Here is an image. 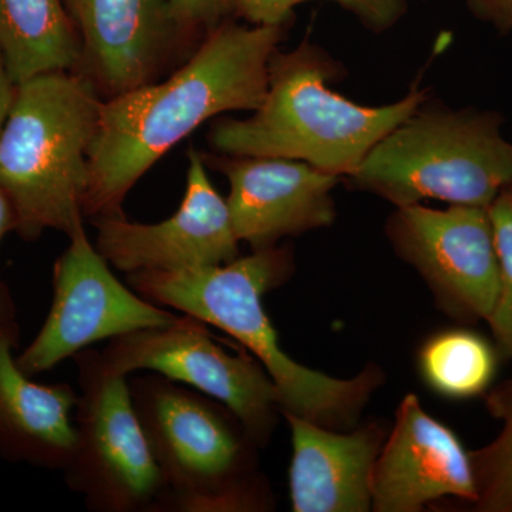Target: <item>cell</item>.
<instances>
[{
    "mask_svg": "<svg viewBox=\"0 0 512 512\" xmlns=\"http://www.w3.org/2000/svg\"><path fill=\"white\" fill-rule=\"evenodd\" d=\"M284 37L285 26L224 22L170 79L104 100L89 151L84 217H124L128 191L175 144L225 111L258 109Z\"/></svg>",
    "mask_w": 512,
    "mask_h": 512,
    "instance_id": "obj_1",
    "label": "cell"
},
{
    "mask_svg": "<svg viewBox=\"0 0 512 512\" xmlns=\"http://www.w3.org/2000/svg\"><path fill=\"white\" fill-rule=\"evenodd\" d=\"M336 73L332 60L309 42L288 53L276 50L261 106L251 119L215 123L211 147L224 156L305 161L350 177L384 136L420 109L426 92L414 84L397 103L362 106L326 86Z\"/></svg>",
    "mask_w": 512,
    "mask_h": 512,
    "instance_id": "obj_2",
    "label": "cell"
},
{
    "mask_svg": "<svg viewBox=\"0 0 512 512\" xmlns=\"http://www.w3.org/2000/svg\"><path fill=\"white\" fill-rule=\"evenodd\" d=\"M103 101L76 70L40 74L16 87L0 131V190L26 241L46 229L70 237L82 227L89 151Z\"/></svg>",
    "mask_w": 512,
    "mask_h": 512,
    "instance_id": "obj_3",
    "label": "cell"
},
{
    "mask_svg": "<svg viewBox=\"0 0 512 512\" xmlns=\"http://www.w3.org/2000/svg\"><path fill=\"white\" fill-rule=\"evenodd\" d=\"M286 255L268 248L229 264L181 271L127 274V284L158 306H170L217 326L254 353L274 380L281 410L325 426L352 419L365 403L373 380L363 373L340 380L299 365L286 355L262 305V296L281 281Z\"/></svg>",
    "mask_w": 512,
    "mask_h": 512,
    "instance_id": "obj_4",
    "label": "cell"
},
{
    "mask_svg": "<svg viewBox=\"0 0 512 512\" xmlns=\"http://www.w3.org/2000/svg\"><path fill=\"white\" fill-rule=\"evenodd\" d=\"M503 123L495 111L417 110L350 178L399 208L427 198L488 208L512 185V143Z\"/></svg>",
    "mask_w": 512,
    "mask_h": 512,
    "instance_id": "obj_5",
    "label": "cell"
},
{
    "mask_svg": "<svg viewBox=\"0 0 512 512\" xmlns=\"http://www.w3.org/2000/svg\"><path fill=\"white\" fill-rule=\"evenodd\" d=\"M131 399L165 485L161 511H225L247 505L245 444L228 414L161 375L137 377Z\"/></svg>",
    "mask_w": 512,
    "mask_h": 512,
    "instance_id": "obj_6",
    "label": "cell"
},
{
    "mask_svg": "<svg viewBox=\"0 0 512 512\" xmlns=\"http://www.w3.org/2000/svg\"><path fill=\"white\" fill-rule=\"evenodd\" d=\"M82 393L76 406V448L66 483L97 512L161 511L165 485L131 399L127 376L110 372L100 352L73 356Z\"/></svg>",
    "mask_w": 512,
    "mask_h": 512,
    "instance_id": "obj_7",
    "label": "cell"
},
{
    "mask_svg": "<svg viewBox=\"0 0 512 512\" xmlns=\"http://www.w3.org/2000/svg\"><path fill=\"white\" fill-rule=\"evenodd\" d=\"M53 268V303L45 325L16 363L30 377L49 372L64 359L104 339L137 330L164 328L178 319L121 284L84 227Z\"/></svg>",
    "mask_w": 512,
    "mask_h": 512,
    "instance_id": "obj_8",
    "label": "cell"
},
{
    "mask_svg": "<svg viewBox=\"0 0 512 512\" xmlns=\"http://www.w3.org/2000/svg\"><path fill=\"white\" fill-rule=\"evenodd\" d=\"M100 360L119 375L148 370L190 384L228 407L255 443L268 439L276 409H281L278 389L265 369L248 357L229 355L212 340L202 320L184 313L164 328L111 339Z\"/></svg>",
    "mask_w": 512,
    "mask_h": 512,
    "instance_id": "obj_9",
    "label": "cell"
},
{
    "mask_svg": "<svg viewBox=\"0 0 512 512\" xmlns=\"http://www.w3.org/2000/svg\"><path fill=\"white\" fill-rule=\"evenodd\" d=\"M190 168L183 204L158 224L126 217L93 218L96 247L119 271H181L229 264L238 258V238L227 200L212 187L198 151L188 153Z\"/></svg>",
    "mask_w": 512,
    "mask_h": 512,
    "instance_id": "obj_10",
    "label": "cell"
},
{
    "mask_svg": "<svg viewBox=\"0 0 512 512\" xmlns=\"http://www.w3.org/2000/svg\"><path fill=\"white\" fill-rule=\"evenodd\" d=\"M394 241L448 299L471 318L487 320L497 301L500 265L488 208L400 207Z\"/></svg>",
    "mask_w": 512,
    "mask_h": 512,
    "instance_id": "obj_11",
    "label": "cell"
},
{
    "mask_svg": "<svg viewBox=\"0 0 512 512\" xmlns=\"http://www.w3.org/2000/svg\"><path fill=\"white\" fill-rule=\"evenodd\" d=\"M201 156L205 165L228 178L232 228L238 241L248 242L254 251L335 220L330 192L338 175L291 158Z\"/></svg>",
    "mask_w": 512,
    "mask_h": 512,
    "instance_id": "obj_12",
    "label": "cell"
},
{
    "mask_svg": "<svg viewBox=\"0 0 512 512\" xmlns=\"http://www.w3.org/2000/svg\"><path fill=\"white\" fill-rule=\"evenodd\" d=\"M82 43L76 72L103 99L151 83L180 35L168 0H63Z\"/></svg>",
    "mask_w": 512,
    "mask_h": 512,
    "instance_id": "obj_13",
    "label": "cell"
},
{
    "mask_svg": "<svg viewBox=\"0 0 512 512\" xmlns=\"http://www.w3.org/2000/svg\"><path fill=\"white\" fill-rule=\"evenodd\" d=\"M443 497L477 501L473 460L456 434L404 397L373 471V510L414 512Z\"/></svg>",
    "mask_w": 512,
    "mask_h": 512,
    "instance_id": "obj_14",
    "label": "cell"
},
{
    "mask_svg": "<svg viewBox=\"0 0 512 512\" xmlns=\"http://www.w3.org/2000/svg\"><path fill=\"white\" fill-rule=\"evenodd\" d=\"M292 431L289 487L296 512H365L372 507L377 443L370 431L339 434L285 413Z\"/></svg>",
    "mask_w": 512,
    "mask_h": 512,
    "instance_id": "obj_15",
    "label": "cell"
},
{
    "mask_svg": "<svg viewBox=\"0 0 512 512\" xmlns=\"http://www.w3.org/2000/svg\"><path fill=\"white\" fill-rule=\"evenodd\" d=\"M18 340L0 333V457L9 463L60 470L76 448L72 412L79 394L70 384H39L20 370Z\"/></svg>",
    "mask_w": 512,
    "mask_h": 512,
    "instance_id": "obj_16",
    "label": "cell"
},
{
    "mask_svg": "<svg viewBox=\"0 0 512 512\" xmlns=\"http://www.w3.org/2000/svg\"><path fill=\"white\" fill-rule=\"evenodd\" d=\"M0 53L18 86L79 69L82 43L63 0H0Z\"/></svg>",
    "mask_w": 512,
    "mask_h": 512,
    "instance_id": "obj_17",
    "label": "cell"
},
{
    "mask_svg": "<svg viewBox=\"0 0 512 512\" xmlns=\"http://www.w3.org/2000/svg\"><path fill=\"white\" fill-rule=\"evenodd\" d=\"M421 367L434 389L447 396L470 397L483 392L493 379L495 359L483 339L450 332L424 348Z\"/></svg>",
    "mask_w": 512,
    "mask_h": 512,
    "instance_id": "obj_18",
    "label": "cell"
},
{
    "mask_svg": "<svg viewBox=\"0 0 512 512\" xmlns=\"http://www.w3.org/2000/svg\"><path fill=\"white\" fill-rule=\"evenodd\" d=\"M504 429L490 447L474 454L477 503L485 511L512 512V384L500 403Z\"/></svg>",
    "mask_w": 512,
    "mask_h": 512,
    "instance_id": "obj_19",
    "label": "cell"
},
{
    "mask_svg": "<svg viewBox=\"0 0 512 512\" xmlns=\"http://www.w3.org/2000/svg\"><path fill=\"white\" fill-rule=\"evenodd\" d=\"M309 0H239L237 15L252 25L285 26L295 6ZM353 13L366 28L383 32L406 12L404 0H330Z\"/></svg>",
    "mask_w": 512,
    "mask_h": 512,
    "instance_id": "obj_20",
    "label": "cell"
},
{
    "mask_svg": "<svg viewBox=\"0 0 512 512\" xmlns=\"http://www.w3.org/2000/svg\"><path fill=\"white\" fill-rule=\"evenodd\" d=\"M495 249L500 265L497 301L488 322L498 345L512 360V188H507L488 207Z\"/></svg>",
    "mask_w": 512,
    "mask_h": 512,
    "instance_id": "obj_21",
    "label": "cell"
},
{
    "mask_svg": "<svg viewBox=\"0 0 512 512\" xmlns=\"http://www.w3.org/2000/svg\"><path fill=\"white\" fill-rule=\"evenodd\" d=\"M239 0H168L178 32H211L237 13Z\"/></svg>",
    "mask_w": 512,
    "mask_h": 512,
    "instance_id": "obj_22",
    "label": "cell"
},
{
    "mask_svg": "<svg viewBox=\"0 0 512 512\" xmlns=\"http://www.w3.org/2000/svg\"><path fill=\"white\" fill-rule=\"evenodd\" d=\"M9 231H15V215L10 207L8 198L0 190V241ZM0 333L19 338V326L16 322L15 308L8 288L0 282Z\"/></svg>",
    "mask_w": 512,
    "mask_h": 512,
    "instance_id": "obj_23",
    "label": "cell"
},
{
    "mask_svg": "<svg viewBox=\"0 0 512 512\" xmlns=\"http://www.w3.org/2000/svg\"><path fill=\"white\" fill-rule=\"evenodd\" d=\"M477 19L493 26L501 35L512 32V0H466Z\"/></svg>",
    "mask_w": 512,
    "mask_h": 512,
    "instance_id": "obj_24",
    "label": "cell"
},
{
    "mask_svg": "<svg viewBox=\"0 0 512 512\" xmlns=\"http://www.w3.org/2000/svg\"><path fill=\"white\" fill-rule=\"evenodd\" d=\"M16 84L6 69L5 60L0 53V131L8 120L16 96Z\"/></svg>",
    "mask_w": 512,
    "mask_h": 512,
    "instance_id": "obj_25",
    "label": "cell"
},
{
    "mask_svg": "<svg viewBox=\"0 0 512 512\" xmlns=\"http://www.w3.org/2000/svg\"><path fill=\"white\" fill-rule=\"evenodd\" d=\"M511 188H512V185H511Z\"/></svg>",
    "mask_w": 512,
    "mask_h": 512,
    "instance_id": "obj_26",
    "label": "cell"
}]
</instances>
